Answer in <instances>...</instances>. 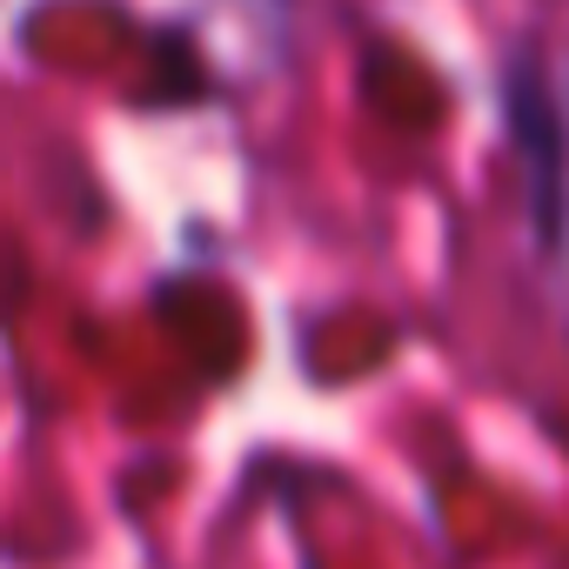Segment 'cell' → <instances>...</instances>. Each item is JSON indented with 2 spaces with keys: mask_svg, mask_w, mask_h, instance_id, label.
<instances>
[{
  "mask_svg": "<svg viewBox=\"0 0 569 569\" xmlns=\"http://www.w3.org/2000/svg\"><path fill=\"white\" fill-rule=\"evenodd\" d=\"M509 128H516V148L529 161V201H536V221L542 234L556 241L562 234V214H569V188H562V168H569V141H562V121H556V101H549V81L529 54L509 61Z\"/></svg>",
  "mask_w": 569,
  "mask_h": 569,
  "instance_id": "obj_1",
  "label": "cell"
}]
</instances>
